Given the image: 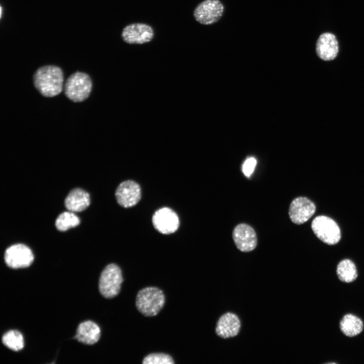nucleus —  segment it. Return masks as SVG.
<instances>
[{"mask_svg":"<svg viewBox=\"0 0 364 364\" xmlns=\"http://www.w3.org/2000/svg\"><path fill=\"white\" fill-rule=\"evenodd\" d=\"M338 51V42L333 34L326 32L319 36L316 43V52L320 58L324 61L332 60Z\"/></svg>","mask_w":364,"mask_h":364,"instance_id":"obj_13","label":"nucleus"},{"mask_svg":"<svg viewBox=\"0 0 364 364\" xmlns=\"http://www.w3.org/2000/svg\"><path fill=\"white\" fill-rule=\"evenodd\" d=\"M364 328L363 323L358 316L348 313L343 316L340 322V329L342 333L349 337L359 335Z\"/></svg>","mask_w":364,"mask_h":364,"instance_id":"obj_17","label":"nucleus"},{"mask_svg":"<svg viewBox=\"0 0 364 364\" xmlns=\"http://www.w3.org/2000/svg\"><path fill=\"white\" fill-rule=\"evenodd\" d=\"M315 205L310 199L303 197L295 198L291 203L289 215L291 220L297 224L307 221L315 213Z\"/></svg>","mask_w":364,"mask_h":364,"instance_id":"obj_11","label":"nucleus"},{"mask_svg":"<svg viewBox=\"0 0 364 364\" xmlns=\"http://www.w3.org/2000/svg\"><path fill=\"white\" fill-rule=\"evenodd\" d=\"M233 239L237 248L241 251L248 252L253 250L257 244V238L253 228L242 223L235 227Z\"/></svg>","mask_w":364,"mask_h":364,"instance_id":"obj_10","label":"nucleus"},{"mask_svg":"<svg viewBox=\"0 0 364 364\" xmlns=\"http://www.w3.org/2000/svg\"><path fill=\"white\" fill-rule=\"evenodd\" d=\"M152 222L157 231L167 235L176 232L179 225L177 214L168 207H163L156 211L152 217Z\"/></svg>","mask_w":364,"mask_h":364,"instance_id":"obj_9","label":"nucleus"},{"mask_svg":"<svg viewBox=\"0 0 364 364\" xmlns=\"http://www.w3.org/2000/svg\"><path fill=\"white\" fill-rule=\"evenodd\" d=\"M101 330L95 323L86 321L80 324L77 329L76 339L83 344L92 345L98 341Z\"/></svg>","mask_w":364,"mask_h":364,"instance_id":"obj_16","label":"nucleus"},{"mask_svg":"<svg viewBox=\"0 0 364 364\" xmlns=\"http://www.w3.org/2000/svg\"><path fill=\"white\" fill-rule=\"evenodd\" d=\"M311 229L318 239L328 245H335L340 240L339 226L328 216L320 215L314 218L311 223Z\"/></svg>","mask_w":364,"mask_h":364,"instance_id":"obj_5","label":"nucleus"},{"mask_svg":"<svg viewBox=\"0 0 364 364\" xmlns=\"http://www.w3.org/2000/svg\"><path fill=\"white\" fill-rule=\"evenodd\" d=\"M92 88V81L86 73L76 72L65 81L64 90L66 97L74 102H81L89 97Z\"/></svg>","mask_w":364,"mask_h":364,"instance_id":"obj_3","label":"nucleus"},{"mask_svg":"<svg viewBox=\"0 0 364 364\" xmlns=\"http://www.w3.org/2000/svg\"><path fill=\"white\" fill-rule=\"evenodd\" d=\"M224 7L219 0H204L194 11L195 20L201 24H214L222 16Z\"/></svg>","mask_w":364,"mask_h":364,"instance_id":"obj_6","label":"nucleus"},{"mask_svg":"<svg viewBox=\"0 0 364 364\" xmlns=\"http://www.w3.org/2000/svg\"><path fill=\"white\" fill-rule=\"evenodd\" d=\"M3 344L9 349L18 351L24 347V340L21 333L17 330H10L2 337Z\"/></svg>","mask_w":364,"mask_h":364,"instance_id":"obj_20","label":"nucleus"},{"mask_svg":"<svg viewBox=\"0 0 364 364\" xmlns=\"http://www.w3.org/2000/svg\"><path fill=\"white\" fill-rule=\"evenodd\" d=\"M165 302V295L161 290L155 287H148L138 292L135 305L140 312L150 317L157 315L163 308Z\"/></svg>","mask_w":364,"mask_h":364,"instance_id":"obj_2","label":"nucleus"},{"mask_svg":"<svg viewBox=\"0 0 364 364\" xmlns=\"http://www.w3.org/2000/svg\"><path fill=\"white\" fill-rule=\"evenodd\" d=\"M336 274L340 281L346 283L354 282L358 276L356 265L349 259L340 261L337 266Z\"/></svg>","mask_w":364,"mask_h":364,"instance_id":"obj_18","label":"nucleus"},{"mask_svg":"<svg viewBox=\"0 0 364 364\" xmlns=\"http://www.w3.org/2000/svg\"><path fill=\"white\" fill-rule=\"evenodd\" d=\"M4 258L9 267L16 269L30 266L33 261L34 256L28 246L23 244H16L6 250Z\"/></svg>","mask_w":364,"mask_h":364,"instance_id":"obj_7","label":"nucleus"},{"mask_svg":"<svg viewBox=\"0 0 364 364\" xmlns=\"http://www.w3.org/2000/svg\"><path fill=\"white\" fill-rule=\"evenodd\" d=\"M33 80L35 87L45 97L56 96L63 88V72L57 66L46 65L39 68L33 74Z\"/></svg>","mask_w":364,"mask_h":364,"instance_id":"obj_1","label":"nucleus"},{"mask_svg":"<svg viewBox=\"0 0 364 364\" xmlns=\"http://www.w3.org/2000/svg\"><path fill=\"white\" fill-rule=\"evenodd\" d=\"M256 160L253 157L247 159L243 164L242 171L244 175L249 177L254 170Z\"/></svg>","mask_w":364,"mask_h":364,"instance_id":"obj_22","label":"nucleus"},{"mask_svg":"<svg viewBox=\"0 0 364 364\" xmlns=\"http://www.w3.org/2000/svg\"><path fill=\"white\" fill-rule=\"evenodd\" d=\"M123 281L120 267L114 263L107 265L102 271L99 282V290L106 298H112L120 291Z\"/></svg>","mask_w":364,"mask_h":364,"instance_id":"obj_4","label":"nucleus"},{"mask_svg":"<svg viewBox=\"0 0 364 364\" xmlns=\"http://www.w3.org/2000/svg\"><path fill=\"white\" fill-rule=\"evenodd\" d=\"M80 223L78 217L71 211H66L61 213L55 221L56 228L60 231H66L76 226Z\"/></svg>","mask_w":364,"mask_h":364,"instance_id":"obj_19","label":"nucleus"},{"mask_svg":"<svg viewBox=\"0 0 364 364\" xmlns=\"http://www.w3.org/2000/svg\"><path fill=\"white\" fill-rule=\"evenodd\" d=\"M89 204L88 193L80 188H76L71 191L65 200V205L67 209L73 212L84 210Z\"/></svg>","mask_w":364,"mask_h":364,"instance_id":"obj_15","label":"nucleus"},{"mask_svg":"<svg viewBox=\"0 0 364 364\" xmlns=\"http://www.w3.org/2000/svg\"><path fill=\"white\" fill-rule=\"evenodd\" d=\"M154 36L153 28L148 24L134 23L125 26L121 32L123 40L128 44H142L151 41Z\"/></svg>","mask_w":364,"mask_h":364,"instance_id":"obj_8","label":"nucleus"},{"mask_svg":"<svg viewBox=\"0 0 364 364\" xmlns=\"http://www.w3.org/2000/svg\"><path fill=\"white\" fill-rule=\"evenodd\" d=\"M115 197L121 206L124 208L134 206L141 199V188L138 184L133 180L123 181L117 188Z\"/></svg>","mask_w":364,"mask_h":364,"instance_id":"obj_12","label":"nucleus"},{"mask_svg":"<svg viewBox=\"0 0 364 364\" xmlns=\"http://www.w3.org/2000/svg\"><path fill=\"white\" fill-rule=\"evenodd\" d=\"M174 361L169 354L163 353H153L148 354L143 360L144 364H173Z\"/></svg>","mask_w":364,"mask_h":364,"instance_id":"obj_21","label":"nucleus"},{"mask_svg":"<svg viewBox=\"0 0 364 364\" xmlns=\"http://www.w3.org/2000/svg\"><path fill=\"white\" fill-rule=\"evenodd\" d=\"M241 328V322L237 315L227 312L220 317L217 321L215 332L217 336L228 339L237 336Z\"/></svg>","mask_w":364,"mask_h":364,"instance_id":"obj_14","label":"nucleus"}]
</instances>
